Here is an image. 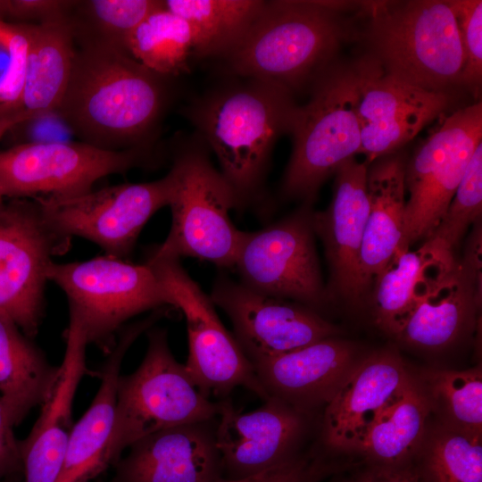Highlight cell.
<instances>
[{
    "label": "cell",
    "instance_id": "cell-37",
    "mask_svg": "<svg viewBox=\"0 0 482 482\" xmlns=\"http://www.w3.org/2000/svg\"><path fill=\"white\" fill-rule=\"evenodd\" d=\"M453 1L464 54L461 85L478 96L482 80V1Z\"/></svg>",
    "mask_w": 482,
    "mask_h": 482
},
{
    "label": "cell",
    "instance_id": "cell-20",
    "mask_svg": "<svg viewBox=\"0 0 482 482\" xmlns=\"http://www.w3.org/2000/svg\"><path fill=\"white\" fill-rule=\"evenodd\" d=\"M366 162L355 157L335 172L333 196L323 212H312L314 233L324 245L330 267L331 291L352 303L366 295L360 255L369 212Z\"/></svg>",
    "mask_w": 482,
    "mask_h": 482
},
{
    "label": "cell",
    "instance_id": "cell-33",
    "mask_svg": "<svg viewBox=\"0 0 482 482\" xmlns=\"http://www.w3.org/2000/svg\"><path fill=\"white\" fill-rule=\"evenodd\" d=\"M414 465L420 482H482V436L428 423Z\"/></svg>",
    "mask_w": 482,
    "mask_h": 482
},
{
    "label": "cell",
    "instance_id": "cell-38",
    "mask_svg": "<svg viewBox=\"0 0 482 482\" xmlns=\"http://www.w3.org/2000/svg\"><path fill=\"white\" fill-rule=\"evenodd\" d=\"M76 1L0 0V21L13 24L68 21Z\"/></svg>",
    "mask_w": 482,
    "mask_h": 482
},
{
    "label": "cell",
    "instance_id": "cell-35",
    "mask_svg": "<svg viewBox=\"0 0 482 482\" xmlns=\"http://www.w3.org/2000/svg\"><path fill=\"white\" fill-rule=\"evenodd\" d=\"M482 212V142L475 148L448 208L427 238L453 252ZM426 239V240H427Z\"/></svg>",
    "mask_w": 482,
    "mask_h": 482
},
{
    "label": "cell",
    "instance_id": "cell-3",
    "mask_svg": "<svg viewBox=\"0 0 482 482\" xmlns=\"http://www.w3.org/2000/svg\"><path fill=\"white\" fill-rule=\"evenodd\" d=\"M358 2L265 1L238 46L224 60L235 76L299 90L333 64L355 34L345 16Z\"/></svg>",
    "mask_w": 482,
    "mask_h": 482
},
{
    "label": "cell",
    "instance_id": "cell-44",
    "mask_svg": "<svg viewBox=\"0 0 482 482\" xmlns=\"http://www.w3.org/2000/svg\"><path fill=\"white\" fill-rule=\"evenodd\" d=\"M0 482H4L3 480H0Z\"/></svg>",
    "mask_w": 482,
    "mask_h": 482
},
{
    "label": "cell",
    "instance_id": "cell-5",
    "mask_svg": "<svg viewBox=\"0 0 482 482\" xmlns=\"http://www.w3.org/2000/svg\"><path fill=\"white\" fill-rule=\"evenodd\" d=\"M168 175L171 226L150 257H194L220 269H233L243 231L232 222L234 192L211 162L208 147L195 135L172 149Z\"/></svg>",
    "mask_w": 482,
    "mask_h": 482
},
{
    "label": "cell",
    "instance_id": "cell-29",
    "mask_svg": "<svg viewBox=\"0 0 482 482\" xmlns=\"http://www.w3.org/2000/svg\"><path fill=\"white\" fill-rule=\"evenodd\" d=\"M28 337L0 316V398L13 427L43 404L59 371Z\"/></svg>",
    "mask_w": 482,
    "mask_h": 482
},
{
    "label": "cell",
    "instance_id": "cell-34",
    "mask_svg": "<svg viewBox=\"0 0 482 482\" xmlns=\"http://www.w3.org/2000/svg\"><path fill=\"white\" fill-rule=\"evenodd\" d=\"M162 6L160 0L76 1L68 22L75 42L107 44L126 51L133 30Z\"/></svg>",
    "mask_w": 482,
    "mask_h": 482
},
{
    "label": "cell",
    "instance_id": "cell-16",
    "mask_svg": "<svg viewBox=\"0 0 482 482\" xmlns=\"http://www.w3.org/2000/svg\"><path fill=\"white\" fill-rule=\"evenodd\" d=\"M210 297L228 315L252 364L339 334L313 309L259 293L224 274L214 280Z\"/></svg>",
    "mask_w": 482,
    "mask_h": 482
},
{
    "label": "cell",
    "instance_id": "cell-30",
    "mask_svg": "<svg viewBox=\"0 0 482 482\" xmlns=\"http://www.w3.org/2000/svg\"><path fill=\"white\" fill-rule=\"evenodd\" d=\"M164 7L187 21L198 58L225 59L262 12V0H165Z\"/></svg>",
    "mask_w": 482,
    "mask_h": 482
},
{
    "label": "cell",
    "instance_id": "cell-1",
    "mask_svg": "<svg viewBox=\"0 0 482 482\" xmlns=\"http://www.w3.org/2000/svg\"><path fill=\"white\" fill-rule=\"evenodd\" d=\"M70 79L55 111L81 142L110 151L154 145L169 78L119 47L75 42Z\"/></svg>",
    "mask_w": 482,
    "mask_h": 482
},
{
    "label": "cell",
    "instance_id": "cell-12",
    "mask_svg": "<svg viewBox=\"0 0 482 482\" xmlns=\"http://www.w3.org/2000/svg\"><path fill=\"white\" fill-rule=\"evenodd\" d=\"M311 204L253 232L243 231L234 268L240 282L266 295L314 308L328 297L314 242Z\"/></svg>",
    "mask_w": 482,
    "mask_h": 482
},
{
    "label": "cell",
    "instance_id": "cell-6",
    "mask_svg": "<svg viewBox=\"0 0 482 482\" xmlns=\"http://www.w3.org/2000/svg\"><path fill=\"white\" fill-rule=\"evenodd\" d=\"M147 342L137 369L118 379L108 450L111 464H115L126 448L145 436L218 415V402L204 395L185 364L175 359L167 331L150 328Z\"/></svg>",
    "mask_w": 482,
    "mask_h": 482
},
{
    "label": "cell",
    "instance_id": "cell-15",
    "mask_svg": "<svg viewBox=\"0 0 482 482\" xmlns=\"http://www.w3.org/2000/svg\"><path fill=\"white\" fill-rule=\"evenodd\" d=\"M366 163L398 152L448 107V93L407 84L362 55L350 65Z\"/></svg>",
    "mask_w": 482,
    "mask_h": 482
},
{
    "label": "cell",
    "instance_id": "cell-18",
    "mask_svg": "<svg viewBox=\"0 0 482 482\" xmlns=\"http://www.w3.org/2000/svg\"><path fill=\"white\" fill-rule=\"evenodd\" d=\"M217 417L145 436L115 463L111 482H217L223 479Z\"/></svg>",
    "mask_w": 482,
    "mask_h": 482
},
{
    "label": "cell",
    "instance_id": "cell-13",
    "mask_svg": "<svg viewBox=\"0 0 482 482\" xmlns=\"http://www.w3.org/2000/svg\"><path fill=\"white\" fill-rule=\"evenodd\" d=\"M69 242L51 228L37 201L0 204V316L29 337L44 315L47 267Z\"/></svg>",
    "mask_w": 482,
    "mask_h": 482
},
{
    "label": "cell",
    "instance_id": "cell-2",
    "mask_svg": "<svg viewBox=\"0 0 482 482\" xmlns=\"http://www.w3.org/2000/svg\"><path fill=\"white\" fill-rule=\"evenodd\" d=\"M241 79L207 92L184 112L216 155L239 209L263 196L272 149L290 132L297 107L286 87Z\"/></svg>",
    "mask_w": 482,
    "mask_h": 482
},
{
    "label": "cell",
    "instance_id": "cell-25",
    "mask_svg": "<svg viewBox=\"0 0 482 482\" xmlns=\"http://www.w3.org/2000/svg\"><path fill=\"white\" fill-rule=\"evenodd\" d=\"M406 162L398 151L368 165L369 212L360 255L366 292L395 253L409 248L403 236Z\"/></svg>",
    "mask_w": 482,
    "mask_h": 482
},
{
    "label": "cell",
    "instance_id": "cell-22",
    "mask_svg": "<svg viewBox=\"0 0 482 482\" xmlns=\"http://www.w3.org/2000/svg\"><path fill=\"white\" fill-rule=\"evenodd\" d=\"M66 348L55 383L41 405L40 415L28 436L19 442L23 482H58L73 428L74 396L87 372L88 345L80 320L70 312Z\"/></svg>",
    "mask_w": 482,
    "mask_h": 482
},
{
    "label": "cell",
    "instance_id": "cell-9",
    "mask_svg": "<svg viewBox=\"0 0 482 482\" xmlns=\"http://www.w3.org/2000/svg\"><path fill=\"white\" fill-rule=\"evenodd\" d=\"M154 145L121 151L83 142L23 143L0 152V187L12 198L71 196L99 179L156 162Z\"/></svg>",
    "mask_w": 482,
    "mask_h": 482
},
{
    "label": "cell",
    "instance_id": "cell-39",
    "mask_svg": "<svg viewBox=\"0 0 482 482\" xmlns=\"http://www.w3.org/2000/svg\"><path fill=\"white\" fill-rule=\"evenodd\" d=\"M329 471V465L320 457L307 453L251 477L217 482H320Z\"/></svg>",
    "mask_w": 482,
    "mask_h": 482
},
{
    "label": "cell",
    "instance_id": "cell-43",
    "mask_svg": "<svg viewBox=\"0 0 482 482\" xmlns=\"http://www.w3.org/2000/svg\"><path fill=\"white\" fill-rule=\"evenodd\" d=\"M3 193H2V190H1V187H0V204L3 202Z\"/></svg>",
    "mask_w": 482,
    "mask_h": 482
},
{
    "label": "cell",
    "instance_id": "cell-14",
    "mask_svg": "<svg viewBox=\"0 0 482 482\" xmlns=\"http://www.w3.org/2000/svg\"><path fill=\"white\" fill-rule=\"evenodd\" d=\"M170 179L125 183L71 196L34 198L59 235L84 237L107 255H129L148 220L169 204Z\"/></svg>",
    "mask_w": 482,
    "mask_h": 482
},
{
    "label": "cell",
    "instance_id": "cell-27",
    "mask_svg": "<svg viewBox=\"0 0 482 482\" xmlns=\"http://www.w3.org/2000/svg\"><path fill=\"white\" fill-rule=\"evenodd\" d=\"M430 408L411 372L393 400L365 429L348 453L368 464L402 466L414 463L428 428Z\"/></svg>",
    "mask_w": 482,
    "mask_h": 482
},
{
    "label": "cell",
    "instance_id": "cell-41",
    "mask_svg": "<svg viewBox=\"0 0 482 482\" xmlns=\"http://www.w3.org/2000/svg\"><path fill=\"white\" fill-rule=\"evenodd\" d=\"M352 482H420L414 463L402 466L368 464Z\"/></svg>",
    "mask_w": 482,
    "mask_h": 482
},
{
    "label": "cell",
    "instance_id": "cell-26",
    "mask_svg": "<svg viewBox=\"0 0 482 482\" xmlns=\"http://www.w3.org/2000/svg\"><path fill=\"white\" fill-rule=\"evenodd\" d=\"M453 252L430 239L415 250L395 253L374 281L373 319L395 336L413 306L454 267Z\"/></svg>",
    "mask_w": 482,
    "mask_h": 482
},
{
    "label": "cell",
    "instance_id": "cell-17",
    "mask_svg": "<svg viewBox=\"0 0 482 482\" xmlns=\"http://www.w3.org/2000/svg\"><path fill=\"white\" fill-rule=\"evenodd\" d=\"M218 405L216 436L224 479L251 477L301 454L311 411L275 397L248 412L229 400Z\"/></svg>",
    "mask_w": 482,
    "mask_h": 482
},
{
    "label": "cell",
    "instance_id": "cell-36",
    "mask_svg": "<svg viewBox=\"0 0 482 482\" xmlns=\"http://www.w3.org/2000/svg\"><path fill=\"white\" fill-rule=\"evenodd\" d=\"M28 46L26 24L0 21V103H19Z\"/></svg>",
    "mask_w": 482,
    "mask_h": 482
},
{
    "label": "cell",
    "instance_id": "cell-4",
    "mask_svg": "<svg viewBox=\"0 0 482 482\" xmlns=\"http://www.w3.org/2000/svg\"><path fill=\"white\" fill-rule=\"evenodd\" d=\"M367 53L389 75L431 92L461 85L464 54L453 0L359 2Z\"/></svg>",
    "mask_w": 482,
    "mask_h": 482
},
{
    "label": "cell",
    "instance_id": "cell-31",
    "mask_svg": "<svg viewBox=\"0 0 482 482\" xmlns=\"http://www.w3.org/2000/svg\"><path fill=\"white\" fill-rule=\"evenodd\" d=\"M126 52L150 71L169 79L188 72L190 62L196 58L191 27L164 4L133 30Z\"/></svg>",
    "mask_w": 482,
    "mask_h": 482
},
{
    "label": "cell",
    "instance_id": "cell-10",
    "mask_svg": "<svg viewBox=\"0 0 482 482\" xmlns=\"http://www.w3.org/2000/svg\"><path fill=\"white\" fill-rule=\"evenodd\" d=\"M146 262L169 292L173 306L186 318L188 356L185 366L200 391L207 397L223 396L243 386L266 400L252 362L224 327L210 295L190 278L179 260L148 256Z\"/></svg>",
    "mask_w": 482,
    "mask_h": 482
},
{
    "label": "cell",
    "instance_id": "cell-24",
    "mask_svg": "<svg viewBox=\"0 0 482 482\" xmlns=\"http://www.w3.org/2000/svg\"><path fill=\"white\" fill-rule=\"evenodd\" d=\"M162 315L155 311L121 331L102 367L100 386L91 404L73 426L58 482H90L111 464L108 450L122 361L135 340Z\"/></svg>",
    "mask_w": 482,
    "mask_h": 482
},
{
    "label": "cell",
    "instance_id": "cell-8",
    "mask_svg": "<svg viewBox=\"0 0 482 482\" xmlns=\"http://www.w3.org/2000/svg\"><path fill=\"white\" fill-rule=\"evenodd\" d=\"M47 280L66 294L70 312L82 322L88 344L114 346V334L130 318L164 305L172 299L154 268L104 255L84 262L55 263Z\"/></svg>",
    "mask_w": 482,
    "mask_h": 482
},
{
    "label": "cell",
    "instance_id": "cell-21",
    "mask_svg": "<svg viewBox=\"0 0 482 482\" xmlns=\"http://www.w3.org/2000/svg\"><path fill=\"white\" fill-rule=\"evenodd\" d=\"M411 374L395 350L382 349L361 356L324 407V445L331 451L348 453Z\"/></svg>",
    "mask_w": 482,
    "mask_h": 482
},
{
    "label": "cell",
    "instance_id": "cell-40",
    "mask_svg": "<svg viewBox=\"0 0 482 482\" xmlns=\"http://www.w3.org/2000/svg\"><path fill=\"white\" fill-rule=\"evenodd\" d=\"M12 424L0 398V480L21 470L19 442L13 435Z\"/></svg>",
    "mask_w": 482,
    "mask_h": 482
},
{
    "label": "cell",
    "instance_id": "cell-42",
    "mask_svg": "<svg viewBox=\"0 0 482 482\" xmlns=\"http://www.w3.org/2000/svg\"><path fill=\"white\" fill-rule=\"evenodd\" d=\"M33 118L19 104L0 103V140L7 131Z\"/></svg>",
    "mask_w": 482,
    "mask_h": 482
},
{
    "label": "cell",
    "instance_id": "cell-19",
    "mask_svg": "<svg viewBox=\"0 0 482 482\" xmlns=\"http://www.w3.org/2000/svg\"><path fill=\"white\" fill-rule=\"evenodd\" d=\"M481 240L469 237L462 260L413 306L394 337L413 347L441 351L471 330L482 296Z\"/></svg>",
    "mask_w": 482,
    "mask_h": 482
},
{
    "label": "cell",
    "instance_id": "cell-23",
    "mask_svg": "<svg viewBox=\"0 0 482 482\" xmlns=\"http://www.w3.org/2000/svg\"><path fill=\"white\" fill-rule=\"evenodd\" d=\"M360 358L354 345L334 337L253 366L268 398L312 412L332 398Z\"/></svg>",
    "mask_w": 482,
    "mask_h": 482
},
{
    "label": "cell",
    "instance_id": "cell-32",
    "mask_svg": "<svg viewBox=\"0 0 482 482\" xmlns=\"http://www.w3.org/2000/svg\"><path fill=\"white\" fill-rule=\"evenodd\" d=\"M430 415L449 428L482 436V370L427 369L415 374Z\"/></svg>",
    "mask_w": 482,
    "mask_h": 482
},
{
    "label": "cell",
    "instance_id": "cell-11",
    "mask_svg": "<svg viewBox=\"0 0 482 482\" xmlns=\"http://www.w3.org/2000/svg\"><path fill=\"white\" fill-rule=\"evenodd\" d=\"M482 142V104L457 110L417 147L406 162L403 236L406 245L428 238Z\"/></svg>",
    "mask_w": 482,
    "mask_h": 482
},
{
    "label": "cell",
    "instance_id": "cell-28",
    "mask_svg": "<svg viewBox=\"0 0 482 482\" xmlns=\"http://www.w3.org/2000/svg\"><path fill=\"white\" fill-rule=\"evenodd\" d=\"M29 46L19 104L35 117L55 112L65 93L75 54L68 21L26 24Z\"/></svg>",
    "mask_w": 482,
    "mask_h": 482
},
{
    "label": "cell",
    "instance_id": "cell-7",
    "mask_svg": "<svg viewBox=\"0 0 482 482\" xmlns=\"http://www.w3.org/2000/svg\"><path fill=\"white\" fill-rule=\"evenodd\" d=\"M289 134L293 147L281 184L284 197L311 204L323 182L359 154L360 127L351 67L332 64L297 105Z\"/></svg>",
    "mask_w": 482,
    "mask_h": 482
}]
</instances>
